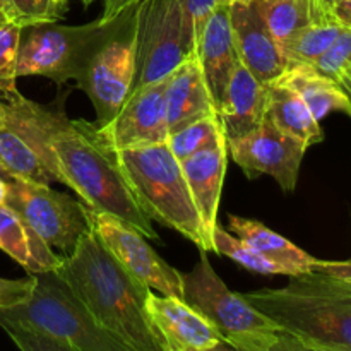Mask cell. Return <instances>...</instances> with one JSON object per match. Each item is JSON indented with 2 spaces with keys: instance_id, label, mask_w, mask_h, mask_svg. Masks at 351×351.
Segmentation results:
<instances>
[{
  "instance_id": "obj_1",
  "label": "cell",
  "mask_w": 351,
  "mask_h": 351,
  "mask_svg": "<svg viewBox=\"0 0 351 351\" xmlns=\"http://www.w3.org/2000/svg\"><path fill=\"white\" fill-rule=\"evenodd\" d=\"M283 332L322 351H351V263L290 276L285 288L242 293Z\"/></svg>"
},
{
  "instance_id": "obj_2",
  "label": "cell",
  "mask_w": 351,
  "mask_h": 351,
  "mask_svg": "<svg viewBox=\"0 0 351 351\" xmlns=\"http://www.w3.org/2000/svg\"><path fill=\"white\" fill-rule=\"evenodd\" d=\"M57 273L93 317L134 351H165L151 326L146 298L151 288L130 276L89 230Z\"/></svg>"
},
{
  "instance_id": "obj_3",
  "label": "cell",
  "mask_w": 351,
  "mask_h": 351,
  "mask_svg": "<svg viewBox=\"0 0 351 351\" xmlns=\"http://www.w3.org/2000/svg\"><path fill=\"white\" fill-rule=\"evenodd\" d=\"M51 146L62 184L71 187L82 204L120 219L146 239L160 240L153 221L144 215L134 197L117 151L95 122L65 119L55 132Z\"/></svg>"
},
{
  "instance_id": "obj_4",
  "label": "cell",
  "mask_w": 351,
  "mask_h": 351,
  "mask_svg": "<svg viewBox=\"0 0 351 351\" xmlns=\"http://www.w3.org/2000/svg\"><path fill=\"white\" fill-rule=\"evenodd\" d=\"M123 175L144 215L209 252L208 239L192 201L180 161L167 143L117 151Z\"/></svg>"
},
{
  "instance_id": "obj_5",
  "label": "cell",
  "mask_w": 351,
  "mask_h": 351,
  "mask_svg": "<svg viewBox=\"0 0 351 351\" xmlns=\"http://www.w3.org/2000/svg\"><path fill=\"white\" fill-rule=\"evenodd\" d=\"M29 276L34 280L29 298L0 311V328L31 329L69 343L79 351H134L93 317L57 269Z\"/></svg>"
},
{
  "instance_id": "obj_6",
  "label": "cell",
  "mask_w": 351,
  "mask_h": 351,
  "mask_svg": "<svg viewBox=\"0 0 351 351\" xmlns=\"http://www.w3.org/2000/svg\"><path fill=\"white\" fill-rule=\"evenodd\" d=\"M136 5L123 10L112 21H96L79 26L57 23H36L21 29L17 51V79L43 75L57 84L77 81L103 43L122 29L132 17Z\"/></svg>"
},
{
  "instance_id": "obj_7",
  "label": "cell",
  "mask_w": 351,
  "mask_h": 351,
  "mask_svg": "<svg viewBox=\"0 0 351 351\" xmlns=\"http://www.w3.org/2000/svg\"><path fill=\"white\" fill-rule=\"evenodd\" d=\"M3 122L0 125V173L7 178L51 185L62 184L55 158V132L67 115L27 99L19 91L2 93Z\"/></svg>"
},
{
  "instance_id": "obj_8",
  "label": "cell",
  "mask_w": 351,
  "mask_h": 351,
  "mask_svg": "<svg viewBox=\"0 0 351 351\" xmlns=\"http://www.w3.org/2000/svg\"><path fill=\"white\" fill-rule=\"evenodd\" d=\"M208 252H201L194 269L182 274L184 302L204 315L223 341L239 351H261L274 345L281 329L252 307L242 293H233L216 274Z\"/></svg>"
},
{
  "instance_id": "obj_9",
  "label": "cell",
  "mask_w": 351,
  "mask_h": 351,
  "mask_svg": "<svg viewBox=\"0 0 351 351\" xmlns=\"http://www.w3.org/2000/svg\"><path fill=\"white\" fill-rule=\"evenodd\" d=\"M134 89L168 77L185 58L195 53L194 41L178 0H139L134 12Z\"/></svg>"
},
{
  "instance_id": "obj_10",
  "label": "cell",
  "mask_w": 351,
  "mask_h": 351,
  "mask_svg": "<svg viewBox=\"0 0 351 351\" xmlns=\"http://www.w3.org/2000/svg\"><path fill=\"white\" fill-rule=\"evenodd\" d=\"M5 204L47 245L60 250L64 257L71 256L79 240L91 230L88 208L47 184L7 178Z\"/></svg>"
},
{
  "instance_id": "obj_11",
  "label": "cell",
  "mask_w": 351,
  "mask_h": 351,
  "mask_svg": "<svg viewBox=\"0 0 351 351\" xmlns=\"http://www.w3.org/2000/svg\"><path fill=\"white\" fill-rule=\"evenodd\" d=\"M134 81H136V27H134L132 14L122 29L99 47L86 71L75 81L95 106V123L99 129L115 119L132 93Z\"/></svg>"
},
{
  "instance_id": "obj_12",
  "label": "cell",
  "mask_w": 351,
  "mask_h": 351,
  "mask_svg": "<svg viewBox=\"0 0 351 351\" xmlns=\"http://www.w3.org/2000/svg\"><path fill=\"white\" fill-rule=\"evenodd\" d=\"M88 208V206H86ZM89 226L113 259L144 287L184 300L182 274L158 256L147 239L120 219L88 208Z\"/></svg>"
},
{
  "instance_id": "obj_13",
  "label": "cell",
  "mask_w": 351,
  "mask_h": 351,
  "mask_svg": "<svg viewBox=\"0 0 351 351\" xmlns=\"http://www.w3.org/2000/svg\"><path fill=\"white\" fill-rule=\"evenodd\" d=\"M228 156L249 178L269 175L285 192H293L298 184L302 161L308 147L302 141L281 132L266 117L257 129L237 139H226Z\"/></svg>"
},
{
  "instance_id": "obj_14",
  "label": "cell",
  "mask_w": 351,
  "mask_h": 351,
  "mask_svg": "<svg viewBox=\"0 0 351 351\" xmlns=\"http://www.w3.org/2000/svg\"><path fill=\"white\" fill-rule=\"evenodd\" d=\"M167 84L168 77H165L134 89L115 119L99 129L113 149H137L167 143L170 136Z\"/></svg>"
},
{
  "instance_id": "obj_15",
  "label": "cell",
  "mask_w": 351,
  "mask_h": 351,
  "mask_svg": "<svg viewBox=\"0 0 351 351\" xmlns=\"http://www.w3.org/2000/svg\"><path fill=\"white\" fill-rule=\"evenodd\" d=\"M146 311L165 351H208L223 341L218 329L180 298L151 290Z\"/></svg>"
},
{
  "instance_id": "obj_16",
  "label": "cell",
  "mask_w": 351,
  "mask_h": 351,
  "mask_svg": "<svg viewBox=\"0 0 351 351\" xmlns=\"http://www.w3.org/2000/svg\"><path fill=\"white\" fill-rule=\"evenodd\" d=\"M230 21L240 62L264 84L278 81L287 72L288 62L252 0L232 3Z\"/></svg>"
},
{
  "instance_id": "obj_17",
  "label": "cell",
  "mask_w": 351,
  "mask_h": 351,
  "mask_svg": "<svg viewBox=\"0 0 351 351\" xmlns=\"http://www.w3.org/2000/svg\"><path fill=\"white\" fill-rule=\"evenodd\" d=\"M192 201L197 208L206 239L213 250V232L218 225V209L223 180L228 167V146L225 132L197 153L180 161Z\"/></svg>"
},
{
  "instance_id": "obj_18",
  "label": "cell",
  "mask_w": 351,
  "mask_h": 351,
  "mask_svg": "<svg viewBox=\"0 0 351 351\" xmlns=\"http://www.w3.org/2000/svg\"><path fill=\"white\" fill-rule=\"evenodd\" d=\"M195 55L199 58L206 84H208L211 98L218 110L223 91L232 77L233 71L240 64L239 51L233 40L232 21H230V7L216 5L211 16L206 21L202 33L199 36Z\"/></svg>"
},
{
  "instance_id": "obj_19",
  "label": "cell",
  "mask_w": 351,
  "mask_h": 351,
  "mask_svg": "<svg viewBox=\"0 0 351 351\" xmlns=\"http://www.w3.org/2000/svg\"><path fill=\"white\" fill-rule=\"evenodd\" d=\"M267 96L269 86L261 82L240 62L223 91L218 106L226 139H237L259 127L266 117Z\"/></svg>"
},
{
  "instance_id": "obj_20",
  "label": "cell",
  "mask_w": 351,
  "mask_h": 351,
  "mask_svg": "<svg viewBox=\"0 0 351 351\" xmlns=\"http://www.w3.org/2000/svg\"><path fill=\"white\" fill-rule=\"evenodd\" d=\"M218 113L211 98L197 55L185 58L170 75L167 84L168 132L173 134L204 117Z\"/></svg>"
},
{
  "instance_id": "obj_21",
  "label": "cell",
  "mask_w": 351,
  "mask_h": 351,
  "mask_svg": "<svg viewBox=\"0 0 351 351\" xmlns=\"http://www.w3.org/2000/svg\"><path fill=\"white\" fill-rule=\"evenodd\" d=\"M228 228L230 233L249 243L264 257L280 264L287 271L288 278L312 273L324 264V261L312 257L311 254L302 250L300 247L281 237L280 233L267 228L264 223L257 221V219L232 215L228 218Z\"/></svg>"
},
{
  "instance_id": "obj_22",
  "label": "cell",
  "mask_w": 351,
  "mask_h": 351,
  "mask_svg": "<svg viewBox=\"0 0 351 351\" xmlns=\"http://www.w3.org/2000/svg\"><path fill=\"white\" fill-rule=\"evenodd\" d=\"M0 250L29 274L57 269L64 261L7 204L0 206Z\"/></svg>"
},
{
  "instance_id": "obj_23",
  "label": "cell",
  "mask_w": 351,
  "mask_h": 351,
  "mask_svg": "<svg viewBox=\"0 0 351 351\" xmlns=\"http://www.w3.org/2000/svg\"><path fill=\"white\" fill-rule=\"evenodd\" d=\"M266 113L281 132L302 141L307 147L324 141L321 122L315 120L302 96L281 79L269 84Z\"/></svg>"
},
{
  "instance_id": "obj_24",
  "label": "cell",
  "mask_w": 351,
  "mask_h": 351,
  "mask_svg": "<svg viewBox=\"0 0 351 351\" xmlns=\"http://www.w3.org/2000/svg\"><path fill=\"white\" fill-rule=\"evenodd\" d=\"M280 79L302 96L317 122L324 120L331 112H343L351 117V99L341 86L319 74L312 65H290Z\"/></svg>"
},
{
  "instance_id": "obj_25",
  "label": "cell",
  "mask_w": 351,
  "mask_h": 351,
  "mask_svg": "<svg viewBox=\"0 0 351 351\" xmlns=\"http://www.w3.org/2000/svg\"><path fill=\"white\" fill-rule=\"evenodd\" d=\"M281 48L315 19L332 14L322 0H252Z\"/></svg>"
},
{
  "instance_id": "obj_26",
  "label": "cell",
  "mask_w": 351,
  "mask_h": 351,
  "mask_svg": "<svg viewBox=\"0 0 351 351\" xmlns=\"http://www.w3.org/2000/svg\"><path fill=\"white\" fill-rule=\"evenodd\" d=\"M341 29L343 24L336 19L335 14L312 21L308 26L293 34L281 48L288 67L295 64H312L317 60L331 47Z\"/></svg>"
},
{
  "instance_id": "obj_27",
  "label": "cell",
  "mask_w": 351,
  "mask_h": 351,
  "mask_svg": "<svg viewBox=\"0 0 351 351\" xmlns=\"http://www.w3.org/2000/svg\"><path fill=\"white\" fill-rule=\"evenodd\" d=\"M213 252L230 257V259L235 261L237 264L245 267L250 273L264 274V276H276V274L288 276L287 271L280 264L269 261L263 254L257 252L254 247H250L249 243L240 240L233 233L226 232L219 223L216 225L215 232H213Z\"/></svg>"
},
{
  "instance_id": "obj_28",
  "label": "cell",
  "mask_w": 351,
  "mask_h": 351,
  "mask_svg": "<svg viewBox=\"0 0 351 351\" xmlns=\"http://www.w3.org/2000/svg\"><path fill=\"white\" fill-rule=\"evenodd\" d=\"M223 132H225V129H223L221 119H219L218 113H215V115L204 117V119L189 123L184 129L170 134L167 144L171 153L175 154V158L182 161L191 154L201 151L208 144H211Z\"/></svg>"
},
{
  "instance_id": "obj_29",
  "label": "cell",
  "mask_w": 351,
  "mask_h": 351,
  "mask_svg": "<svg viewBox=\"0 0 351 351\" xmlns=\"http://www.w3.org/2000/svg\"><path fill=\"white\" fill-rule=\"evenodd\" d=\"M23 27L0 14V93L16 91V65Z\"/></svg>"
},
{
  "instance_id": "obj_30",
  "label": "cell",
  "mask_w": 351,
  "mask_h": 351,
  "mask_svg": "<svg viewBox=\"0 0 351 351\" xmlns=\"http://www.w3.org/2000/svg\"><path fill=\"white\" fill-rule=\"evenodd\" d=\"M3 14L21 27L36 23H57L64 7L55 0H5Z\"/></svg>"
},
{
  "instance_id": "obj_31",
  "label": "cell",
  "mask_w": 351,
  "mask_h": 351,
  "mask_svg": "<svg viewBox=\"0 0 351 351\" xmlns=\"http://www.w3.org/2000/svg\"><path fill=\"white\" fill-rule=\"evenodd\" d=\"M308 65H312L319 74L338 82L339 75L351 65V27L343 26L331 47L317 60Z\"/></svg>"
},
{
  "instance_id": "obj_32",
  "label": "cell",
  "mask_w": 351,
  "mask_h": 351,
  "mask_svg": "<svg viewBox=\"0 0 351 351\" xmlns=\"http://www.w3.org/2000/svg\"><path fill=\"white\" fill-rule=\"evenodd\" d=\"M2 329L9 335L19 351H79L69 343L31 329L17 328V326H3Z\"/></svg>"
},
{
  "instance_id": "obj_33",
  "label": "cell",
  "mask_w": 351,
  "mask_h": 351,
  "mask_svg": "<svg viewBox=\"0 0 351 351\" xmlns=\"http://www.w3.org/2000/svg\"><path fill=\"white\" fill-rule=\"evenodd\" d=\"M178 3L184 10L185 23H187L189 31H191L194 47L197 48L202 27H204L206 21L211 16L213 10L216 9V0H178Z\"/></svg>"
},
{
  "instance_id": "obj_34",
  "label": "cell",
  "mask_w": 351,
  "mask_h": 351,
  "mask_svg": "<svg viewBox=\"0 0 351 351\" xmlns=\"http://www.w3.org/2000/svg\"><path fill=\"white\" fill-rule=\"evenodd\" d=\"M34 280L33 276H27L24 280H5L0 278V311L3 308L16 307L29 298L33 291Z\"/></svg>"
},
{
  "instance_id": "obj_35",
  "label": "cell",
  "mask_w": 351,
  "mask_h": 351,
  "mask_svg": "<svg viewBox=\"0 0 351 351\" xmlns=\"http://www.w3.org/2000/svg\"><path fill=\"white\" fill-rule=\"evenodd\" d=\"M139 0H103V12L99 16L101 21H112L119 17L123 10L136 5Z\"/></svg>"
},
{
  "instance_id": "obj_36",
  "label": "cell",
  "mask_w": 351,
  "mask_h": 351,
  "mask_svg": "<svg viewBox=\"0 0 351 351\" xmlns=\"http://www.w3.org/2000/svg\"><path fill=\"white\" fill-rule=\"evenodd\" d=\"M261 351H305V346H304V343L298 341L295 336L281 331L274 345H271L269 348L261 350Z\"/></svg>"
},
{
  "instance_id": "obj_37",
  "label": "cell",
  "mask_w": 351,
  "mask_h": 351,
  "mask_svg": "<svg viewBox=\"0 0 351 351\" xmlns=\"http://www.w3.org/2000/svg\"><path fill=\"white\" fill-rule=\"evenodd\" d=\"M331 10L343 26L351 27V0H338L331 5Z\"/></svg>"
},
{
  "instance_id": "obj_38",
  "label": "cell",
  "mask_w": 351,
  "mask_h": 351,
  "mask_svg": "<svg viewBox=\"0 0 351 351\" xmlns=\"http://www.w3.org/2000/svg\"><path fill=\"white\" fill-rule=\"evenodd\" d=\"M7 199V178L0 173V206L5 204Z\"/></svg>"
},
{
  "instance_id": "obj_39",
  "label": "cell",
  "mask_w": 351,
  "mask_h": 351,
  "mask_svg": "<svg viewBox=\"0 0 351 351\" xmlns=\"http://www.w3.org/2000/svg\"><path fill=\"white\" fill-rule=\"evenodd\" d=\"M208 351H239V350L233 348V346L228 345V343H226V341H221V343H219V345H216L215 348H211V350H208Z\"/></svg>"
},
{
  "instance_id": "obj_40",
  "label": "cell",
  "mask_w": 351,
  "mask_h": 351,
  "mask_svg": "<svg viewBox=\"0 0 351 351\" xmlns=\"http://www.w3.org/2000/svg\"><path fill=\"white\" fill-rule=\"evenodd\" d=\"M237 0H216V5H226V7H230L232 5V3H235Z\"/></svg>"
},
{
  "instance_id": "obj_41",
  "label": "cell",
  "mask_w": 351,
  "mask_h": 351,
  "mask_svg": "<svg viewBox=\"0 0 351 351\" xmlns=\"http://www.w3.org/2000/svg\"><path fill=\"white\" fill-rule=\"evenodd\" d=\"M67 2L69 0H55V3H58V5H62V7L67 5Z\"/></svg>"
},
{
  "instance_id": "obj_42",
  "label": "cell",
  "mask_w": 351,
  "mask_h": 351,
  "mask_svg": "<svg viewBox=\"0 0 351 351\" xmlns=\"http://www.w3.org/2000/svg\"><path fill=\"white\" fill-rule=\"evenodd\" d=\"M3 122V108H2V101H0V125Z\"/></svg>"
},
{
  "instance_id": "obj_43",
  "label": "cell",
  "mask_w": 351,
  "mask_h": 351,
  "mask_svg": "<svg viewBox=\"0 0 351 351\" xmlns=\"http://www.w3.org/2000/svg\"><path fill=\"white\" fill-rule=\"evenodd\" d=\"M322 2H324L326 5H328V7H331L332 3H335V2H338V0H322Z\"/></svg>"
},
{
  "instance_id": "obj_44",
  "label": "cell",
  "mask_w": 351,
  "mask_h": 351,
  "mask_svg": "<svg viewBox=\"0 0 351 351\" xmlns=\"http://www.w3.org/2000/svg\"><path fill=\"white\" fill-rule=\"evenodd\" d=\"M3 9H5V0H0V14H3Z\"/></svg>"
},
{
  "instance_id": "obj_45",
  "label": "cell",
  "mask_w": 351,
  "mask_h": 351,
  "mask_svg": "<svg viewBox=\"0 0 351 351\" xmlns=\"http://www.w3.org/2000/svg\"><path fill=\"white\" fill-rule=\"evenodd\" d=\"M304 346H305V351H322L319 348H314V346H307V345H304Z\"/></svg>"
},
{
  "instance_id": "obj_46",
  "label": "cell",
  "mask_w": 351,
  "mask_h": 351,
  "mask_svg": "<svg viewBox=\"0 0 351 351\" xmlns=\"http://www.w3.org/2000/svg\"><path fill=\"white\" fill-rule=\"evenodd\" d=\"M82 3H84V5H91L93 2H96V0H81Z\"/></svg>"
}]
</instances>
